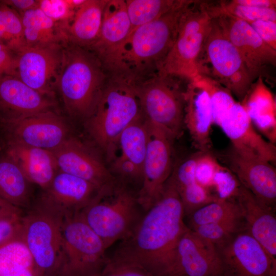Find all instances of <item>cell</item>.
Instances as JSON below:
<instances>
[{
	"label": "cell",
	"mask_w": 276,
	"mask_h": 276,
	"mask_svg": "<svg viewBox=\"0 0 276 276\" xmlns=\"http://www.w3.org/2000/svg\"><path fill=\"white\" fill-rule=\"evenodd\" d=\"M30 183L10 158L0 160V198L20 209L28 208Z\"/></svg>",
	"instance_id": "cell-30"
},
{
	"label": "cell",
	"mask_w": 276,
	"mask_h": 276,
	"mask_svg": "<svg viewBox=\"0 0 276 276\" xmlns=\"http://www.w3.org/2000/svg\"><path fill=\"white\" fill-rule=\"evenodd\" d=\"M249 24L264 42L276 50V21L257 20Z\"/></svg>",
	"instance_id": "cell-45"
},
{
	"label": "cell",
	"mask_w": 276,
	"mask_h": 276,
	"mask_svg": "<svg viewBox=\"0 0 276 276\" xmlns=\"http://www.w3.org/2000/svg\"><path fill=\"white\" fill-rule=\"evenodd\" d=\"M38 8L49 18L61 25L64 30L77 9L72 0H41Z\"/></svg>",
	"instance_id": "cell-40"
},
{
	"label": "cell",
	"mask_w": 276,
	"mask_h": 276,
	"mask_svg": "<svg viewBox=\"0 0 276 276\" xmlns=\"http://www.w3.org/2000/svg\"><path fill=\"white\" fill-rule=\"evenodd\" d=\"M213 276H232V275L226 272L225 271H223V272L218 273L217 274H215Z\"/></svg>",
	"instance_id": "cell-51"
},
{
	"label": "cell",
	"mask_w": 276,
	"mask_h": 276,
	"mask_svg": "<svg viewBox=\"0 0 276 276\" xmlns=\"http://www.w3.org/2000/svg\"><path fill=\"white\" fill-rule=\"evenodd\" d=\"M199 153L200 151L187 158L173 169L171 174L178 190L196 182L195 167Z\"/></svg>",
	"instance_id": "cell-44"
},
{
	"label": "cell",
	"mask_w": 276,
	"mask_h": 276,
	"mask_svg": "<svg viewBox=\"0 0 276 276\" xmlns=\"http://www.w3.org/2000/svg\"><path fill=\"white\" fill-rule=\"evenodd\" d=\"M220 166L217 159L209 152L200 151L195 167L196 182L210 190Z\"/></svg>",
	"instance_id": "cell-42"
},
{
	"label": "cell",
	"mask_w": 276,
	"mask_h": 276,
	"mask_svg": "<svg viewBox=\"0 0 276 276\" xmlns=\"http://www.w3.org/2000/svg\"><path fill=\"white\" fill-rule=\"evenodd\" d=\"M1 2L19 14L38 7L39 1L34 0H5Z\"/></svg>",
	"instance_id": "cell-47"
},
{
	"label": "cell",
	"mask_w": 276,
	"mask_h": 276,
	"mask_svg": "<svg viewBox=\"0 0 276 276\" xmlns=\"http://www.w3.org/2000/svg\"><path fill=\"white\" fill-rule=\"evenodd\" d=\"M178 192L185 215L188 216L202 206L219 200L209 189L196 182L178 190Z\"/></svg>",
	"instance_id": "cell-38"
},
{
	"label": "cell",
	"mask_w": 276,
	"mask_h": 276,
	"mask_svg": "<svg viewBox=\"0 0 276 276\" xmlns=\"http://www.w3.org/2000/svg\"><path fill=\"white\" fill-rule=\"evenodd\" d=\"M0 276H43L35 266Z\"/></svg>",
	"instance_id": "cell-50"
},
{
	"label": "cell",
	"mask_w": 276,
	"mask_h": 276,
	"mask_svg": "<svg viewBox=\"0 0 276 276\" xmlns=\"http://www.w3.org/2000/svg\"><path fill=\"white\" fill-rule=\"evenodd\" d=\"M131 31L125 0H108L99 37L88 50L111 75L119 51Z\"/></svg>",
	"instance_id": "cell-21"
},
{
	"label": "cell",
	"mask_w": 276,
	"mask_h": 276,
	"mask_svg": "<svg viewBox=\"0 0 276 276\" xmlns=\"http://www.w3.org/2000/svg\"><path fill=\"white\" fill-rule=\"evenodd\" d=\"M94 276H155L143 267L114 255Z\"/></svg>",
	"instance_id": "cell-41"
},
{
	"label": "cell",
	"mask_w": 276,
	"mask_h": 276,
	"mask_svg": "<svg viewBox=\"0 0 276 276\" xmlns=\"http://www.w3.org/2000/svg\"><path fill=\"white\" fill-rule=\"evenodd\" d=\"M172 175L156 201L140 218L114 255L143 267L155 276H170L177 243L188 229Z\"/></svg>",
	"instance_id": "cell-1"
},
{
	"label": "cell",
	"mask_w": 276,
	"mask_h": 276,
	"mask_svg": "<svg viewBox=\"0 0 276 276\" xmlns=\"http://www.w3.org/2000/svg\"><path fill=\"white\" fill-rule=\"evenodd\" d=\"M66 213L43 196L22 217V235L36 268L43 276H59L62 229Z\"/></svg>",
	"instance_id": "cell-5"
},
{
	"label": "cell",
	"mask_w": 276,
	"mask_h": 276,
	"mask_svg": "<svg viewBox=\"0 0 276 276\" xmlns=\"http://www.w3.org/2000/svg\"><path fill=\"white\" fill-rule=\"evenodd\" d=\"M19 14L26 46L69 42L62 25L47 16L38 7Z\"/></svg>",
	"instance_id": "cell-29"
},
{
	"label": "cell",
	"mask_w": 276,
	"mask_h": 276,
	"mask_svg": "<svg viewBox=\"0 0 276 276\" xmlns=\"http://www.w3.org/2000/svg\"><path fill=\"white\" fill-rule=\"evenodd\" d=\"M109 77L91 51L68 42L64 47L56 89L70 114L87 120L94 111Z\"/></svg>",
	"instance_id": "cell-3"
},
{
	"label": "cell",
	"mask_w": 276,
	"mask_h": 276,
	"mask_svg": "<svg viewBox=\"0 0 276 276\" xmlns=\"http://www.w3.org/2000/svg\"><path fill=\"white\" fill-rule=\"evenodd\" d=\"M214 15L240 53L253 82L262 78L268 67L275 66L276 50L264 42L248 23L218 11Z\"/></svg>",
	"instance_id": "cell-12"
},
{
	"label": "cell",
	"mask_w": 276,
	"mask_h": 276,
	"mask_svg": "<svg viewBox=\"0 0 276 276\" xmlns=\"http://www.w3.org/2000/svg\"><path fill=\"white\" fill-rule=\"evenodd\" d=\"M148 142L146 121L142 117L119 136L107 159L110 172L121 177L141 181Z\"/></svg>",
	"instance_id": "cell-19"
},
{
	"label": "cell",
	"mask_w": 276,
	"mask_h": 276,
	"mask_svg": "<svg viewBox=\"0 0 276 276\" xmlns=\"http://www.w3.org/2000/svg\"><path fill=\"white\" fill-rule=\"evenodd\" d=\"M185 101L184 125L195 147L199 151L209 152L211 128L214 124L209 95L200 84L192 80L186 91Z\"/></svg>",
	"instance_id": "cell-24"
},
{
	"label": "cell",
	"mask_w": 276,
	"mask_h": 276,
	"mask_svg": "<svg viewBox=\"0 0 276 276\" xmlns=\"http://www.w3.org/2000/svg\"><path fill=\"white\" fill-rule=\"evenodd\" d=\"M62 249L59 276H94L108 259L103 241L87 224L80 212L65 214Z\"/></svg>",
	"instance_id": "cell-10"
},
{
	"label": "cell",
	"mask_w": 276,
	"mask_h": 276,
	"mask_svg": "<svg viewBox=\"0 0 276 276\" xmlns=\"http://www.w3.org/2000/svg\"><path fill=\"white\" fill-rule=\"evenodd\" d=\"M213 18L208 3L192 0L181 16L175 40L159 73L190 80L199 75L197 61Z\"/></svg>",
	"instance_id": "cell-9"
},
{
	"label": "cell",
	"mask_w": 276,
	"mask_h": 276,
	"mask_svg": "<svg viewBox=\"0 0 276 276\" xmlns=\"http://www.w3.org/2000/svg\"><path fill=\"white\" fill-rule=\"evenodd\" d=\"M241 186L235 174L228 168L220 166L214 176L210 190L218 199L227 200L234 199Z\"/></svg>",
	"instance_id": "cell-39"
},
{
	"label": "cell",
	"mask_w": 276,
	"mask_h": 276,
	"mask_svg": "<svg viewBox=\"0 0 276 276\" xmlns=\"http://www.w3.org/2000/svg\"><path fill=\"white\" fill-rule=\"evenodd\" d=\"M191 229L218 248L245 230V225L243 222H226L202 224Z\"/></svg>",
	"instance_id": "cell-36"
},
{
	"label": "cell",
	"mask_w": 276,
	"mask_h": 276,
	"mask_svg": "<svg viewBox=\"0 0 276 276\" xmlns=\"http://www.w3.org/2000/svg\"><path fill=\"white\" fill-rule=\"evenodd\" d=\"M179 0H125L131 31L160 17L178 2Z\"/></svg>",
	"instance_id": "cell-33"
},
{
	"label": "cell",
	"mask_w": 276,
	"mask_h": 276,
	"mask_svg": "<svg viewBox=\"0 0 276 276\" xmlns=\"http://www.w3.org/2000/svg\"><path fill=\"white\" fill-rule=\"evenodd\" d=\"M17 53L0 42V79L16 76Z\"/></svg>",
	"instance_id": "cell-46"
},
{
	"label": "cell",
	"mask_w": 276,
	"mask_h": 276,
	"mask_svg": "<svg viewBox=\"0 0 276 276\" xmlns=\"http://www.w3.org/2000/svg\"><path fill=\"white\" fill-rule=\"evenodd\" d=\"M232 3L237 5L259 8H275L276 1L273 0H233Z\"/></svg>",
	"instance_id": "cell-48"
},
{
	"label": "cell",
	"mask_w": 276,
	"mask_h": 276,
	"mask_svg": "<svg viewBox=\"0 0 276 276\" xmlns=\"http://www.w3.org/2000/svg\"><path fill=\"white\" fill-rule=\"evenodd\" d=\"M215 8L218 11L229 14L248 24L257 20L276 21L275 8L240 6L231 1L221 2Z\"/></svg>",
	"instance_id": "cell-37"
},
{
	"label": "cell",
	"mask_w": 276,
	"mask_h": 276,
	"mask_svg": "<svg viewBox=\"0 0 276 276\" xmlns=\"http://www.w3.org/2000/svg\"><path fill=\"white\" fill-rule=\"evenodd\" d=\"M196 81L208 91L211 104L213 123L219 126L222 120L236 102L232 94L218 83L201 75Z\"/></svg>",
	"instance_id": "cell-35"
},
{
	"label": "cell",
	"mask_w": 276,
	"mask_h": 276,
	"mask_svg": "<svg viewBox=\"0 0 276 276\" xmlns=\"http://www.w3.org/2000/svg\"><path fill=\"white\" fill-rule=\"evenodd\" d=\"M258 80L241 103L254 126L274 144L276 141L275 101L262 78Z\"/></svg>",
	"instance_id": "cell-27"
},
{
	"label": "cell",
	"mask_w": 276,
	"mask_h": 276,
	"mask_svg": "<svg viewBox=\"0 0 276 276\" xmlns=\"http://www.w3.org/2000/svg\"><path fill=\"white\" fill-rule=\"evenodd\" d=\"M235 199L241 210L245 230L276 260V218L273 211L260 203L241 185Z\"/></svg>",
	"instance_id": "cell-22"
},
{
	"label": "cell",
	"mask_w": 276,
	"mask_h": 276,
	"mask_svg": "<svg viewBox=\"0 0 276 276\" xmlns=\"http://www.w3.org/2000/svg\"><path fill=\"white\" fill-rule=\"evenodd\" d=\"M223 158L240 184L262 205L273 211L276 201V170L268 162L243 157L232 148Z\"/></svg>",
	"instance_id": "cell-20"
},
{
	"label": "cell",
	"mask_w": 276,
	"mask_h": 276,
	"mask_svg": "<svg viewBox=\"0 0 276 276\" xmlns=\"http://www.w3.org/2000/svg\"><path fill=\"white\" fill-rule=\"evenodd\" d=\"M191 1L179 0L160 17L131 31L119 51L111 76L137 85L158 74Z\"/></svg>",
	"instance_id": "cell-2"
},
{
	"label": "cell",
	"mask_w": 276,
	"mask_h": 276,
	"mask_svg": "<svg viewBox=\"0 0 276 276\" xmlns=\"http://www.w3.org/2000/svg\"><path fill=\"white\" fill-rule=\"evenodd\" d=\"M7 156L19 167L27 179L44 191L58 171L52 151L10 141Z\"/></svg>",
	"instance_id": "cell-26"
},
{
	"label": "cell",
	"mask_w": 276,
	"mask_h": 276,
	"mask_svg": "<svg viewBox=\"0 0 276 276\" xmlns=\"http://www.w3.org/2000/svg\"><path fill=\"white\" fill-rule=\"evenodd\" d=\"M4 122L12 140L29 146L53 151L69 137L65 121L52 110Z\"/></svg>",
	"instance_id": "cell-15"
},
{
	"label": "cell",
	"mask_w": 276,
	"mask_h": 276,
	"mask_svg": "<svg viewBox=\"0 0 276 276\" xmlns=\"http://www.w3.org/2000/svg\"><path fill=\"white\" fill-rule=\"evenodd\" d=\"M146 121L148 142L143 164L142 186L136 198L139 205L147 211L159 197L173 169L172 140L161 129Z\"/></svg>",
	"instance_id": "cell-11"
},
{
	"label": "cell",
	"mask_w": 276,
	"mask_h": 276,
	"mask_svg": "<svg viewBox=\"0 0 276 276\" xmlns=\"http://www.w3.org/2000/svg\"><path fill=\"white\" fill-rule=\"evenodd\" d=\"M223 271L216 247L188 228L177 243L170 276H213Z\"/></svg>",
	"instance_id": "cell-16"
},
{
	"label": "cell",
	"mask_w": 276,
	"mask_h": 276,
	"mask_svg": "<svg viewBox=\"0 0 276 276\" xmlns=\"http://www.w3.org/2000/svg\"><path fill=\"white\" fill-rule=\"evenodd\" d=\"M52 151L58 170L83 179L100 189L116 183L110 170L78 139L68 137Z\"/></svg>",
	"instance_id": "cell-17"
},
{
	"label": "cell",
	"mask_w": 276,
	"mask_h": 276,
	"mask_svg": "<svg viewBox=\"0 0 276 276\" xmlns=\"http://www.w3.org/2000/svg\"><path fill=\"white\" fill-rule=\"evenodd\" d=\"M189 216V228L209 223L243 222L240 206L236 199H219L195 211Z\"/></svg>",
	"instance_id": "cell-31"
},
{
	"label": "cell",
	"mask_w": 276,
	"mask_h": 276,
	"mask_svg": "<svg viewBox=\"0 0 276 276\" xmlns=\"http://www.w3.org/2000/svg\"><path fill=\"white\" fill-rule=\"evenodd\" d=\"M66 44L26 46L17 53L16 77L31 88L53 98Z\"/></svg>",
	"instance_id": "cell-13"
},
{
	"label": "cell",
	"mask_w": 276,
	"mask_h": 276,
	"mask_svg": "<svg viewBox=\"0 0 276 276\" xmlns=\"http://www.w3.org/2000/svg\"><path fill=\"white\" fill-rule=\"evenodd\" d=\"M142 117L135 85L110 76L86 125L89 134L107 157L122 131Z\"/></svg>",
	"instance_id": "cell-4"
},
{
	"label": "cell",
	"mask_w": 276,
	"mask_h": 276,
	"mask_svg": "<svg viewBox=\"0 0 276 276\" xmlns=\"http://www.w3.org/2000/svg\"><path fill=\"white\" fill-rule=\"evenodd\" d=\"M22 210L0 218V245L22 234Z\"/></svg>",
	"instance_id": "cell-43"
},
{
	"label": "cell",
	"mask_w": 276,
	"mask_h": 276,
	"mask_svg": "<svg viewBox=\"0 0 276 276\" xmlns=\"http://www.w3.org/2000/svg\"><path fill=\"white\" fill-rule=\"evenodd\" d=\"M191 80L159 73L135 85L145 119L164 131L172 140L182 133L185 95Z\"/></svg>",
	"instance_id": "cell-7"
},
{
	"label": "cell",
	"mask_w": 276,
	"mask_h": 276,
	"mask_svg": "<svg viewBox=\"0 0 276 276\" xmlns=\"http://www.w3.org/2000/svg\"><path fill=\"white\" fill-rule=\"evenodd\" d=\"M137 205L136 197L116 183L102 188L80 213L107 249L131 234L141 218Z\"/></svg>",
	"instance_id": "cell-6"
},
{
	"label": "cell",
	"mask_w": 276,
	"mask_h": 276,
	"mask_svg": "<svg viewBox=\"0 0 276 276\" xmlns=\"http://www.w3.org/2000/svg\"><path fill=\"white\" fill-rule=\"evenodd\" d=\"M0 42L16 53L26 47L20 14L1 1Z\"/></svg>",
	"instance_id": "cell-34"
},
{
	"label": "cell",
	"mask_w": 276,
	"mask_h": 276,
	"mask_svg": "<svg viewBox=\"0 0 276 276\" xmlns=\"http://www.w3.org/2000/svg\"><path fill=\"white\" fill-rule=\"evenodd\" d=\"M20 210L22 209L0 198V218Z\"/></svg>",
	"instance_id": "cell-49"
},
{
	"label": "cell",
	"mask_w": 276,
	"mask_h": 276,
	"mask_svg": "<svg viewBox=\"0 0 276 276\" xmlns=\"http://www.w3.org/2000/svg\"><path fill=\"white\" fill-rule=\"evenodd\" d=\"M53 98L31 88L16 76L0 79V107L7 112V118L30 116L51 110Z\"/></svg>",
	"instance_id": "cell-23"
},
{
	"label": "cell",
	"mask_w": 276,
	"mask_h": 276,
	"mask_svg": "<svg viewBox=\"0 0 276 276\" xmlns=\"http://www.w3.org/2000/svg\"><path fill=\"white\" fill-rule=\"evenodd\" d=\"M34 266L33 257L22 234L0 245V274Z\"/></svg>",
	"instance_id": "cell-32"
},
{
	"label": "cell",
	"mask_w": 276,
	"mask_h": 276,
	"mask_svg": "<svg viewBox=\"0 0 276 276\" xmlns=\"http://www.w3.org/2000/svg\"><path fill=\"white\" fill-rule=\"evenodd\" d=\"M217 249L232 276H276V260L245 230Z\"/></svg>",
	"instance_id": "cell-14"
},
{
	"label": "cell",
	"mask_w": 276,
	"mask_h": 276,
	"mask_svg": "<svg viewBox=\"0 0 276 276\" xmlns=\"http://www.w3.org/2000/svg\"><path fill=\"white\" fill-rule=\"evenodd\" d=\"M108 0H85L65 28L70 43L88 49L98 39Z\"/></svg>",
	"instance_id": "cell-28"
},
{
	"label": "cell",
	"mask_w": 276,
	"mask_h": 276,
	"mask_svg": "<svg viewBox=\"0 0 276 276\" xmlns=\"http://www.w3.org/2000/svg\"><path fill=\"white\" fill-rule=\"evenodd\" d=\"M101 189L83 179L58 170L42 196L66 213H74L86 207Z\"/></svg>",
	"instance_id": "cell-25"
},
{
	"label": "cell",
	"mask_w": 276,
	"mask_h": 276,
	"mask_svg": "<svg viewBox=\"0 0 276 276\" xmlns=\"http://www.w3.org/2000/svg\"><path fill=\"white\" fill-rule=\"evenodd\" d=\"M197 67L199 75L218 83L242 101L254 84L240 53L214 17Z\"/></svg>",
	"instance_id": "cell-8"
},
{
	"label": "cell",
	"mask_w": 276,
	"mask_h": 276,
	"mask_svg": "<svg viewBox=\"0 0 276 276\" xmlns=\"http://www.w3.org/2000/svg\"><path fill=\"white\" fill-rule=\"evenodd\" d=\"M219 127L230 140L232 148L240 155L275 163V146L258 133L241 103L234 104Z\"/></svg>",
	"instance_id": "cell-18"
}]
</instances>
